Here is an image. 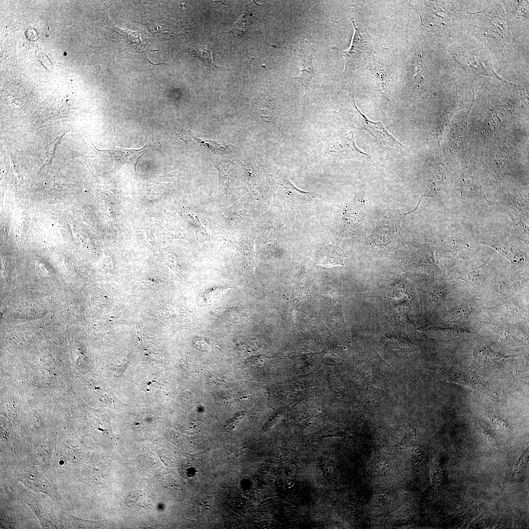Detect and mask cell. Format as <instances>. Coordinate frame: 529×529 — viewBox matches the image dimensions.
<instances>
[{"label": "cell", "mask_w": 529, "mask_h": 529, "mask_svg": "<svg viewBox=\"0 0 529 529\" xmlns=\"http://www.w3.org/2000/svg\"><path fill=\"white\" fill-rule=\"evenodd\" d=\"M262 20L261 12L256 6H247L241 18L235 24L230 33L245 40L258 32Z\"/></svg>", "instance_id": "cell-4"}, {"label": "cell", "mask_w": 529, "mask_h": 529, "mask_svg": "<svg viewBox=\"0 0 529 529\" xmlns=\"http://www.w3.org/2000/svg\"><path fill=\"white\" fill-rule=\"evenodd\" d=\"M294 54L299 68V74L294 79L306 86L310 84L315 75L312 56L302 52Z\"/></svg>", "instance_id": "cell-8"}, {"label": "cell", "mask_w": 529, "mask_h": 529, "mask_svg": "<svg viewBox=\"0 0 529 529\" xmlns=\"http://www.w3.org/2000/svg\"><path fill=\"white\" fill-rule=\"evenodd\" d=\"M190 53L209 67L215 66L212 49L208 46H199L196 48H188Z\"/></svg>", "instance_id": "cell-13"}, {"label": "cell", "mask_w": 529, "mask_h": 529, "mask_svg": "<svg viewBox=\"0 0 529 529\" xmlns=\"http://www.w3.org/2000/svg\"><path fill=\"white\" fill-rule=\"evenodd\" d=\"M147 145V144L138 150L116 148L114 151L116 157L117 156L120 160L131 162L134 166L136 167L140 158L149 150V147H146Z\"/></svg>", "instance_id": "cell-10"}, {"label": "cell", "mask_w": 529, "mask_h": 529, "mask_svg": "<svg viewBox=\"0 0 529 529\" xmlns=\"http://www.w3.org/2000/svg\"><path fill=\"white\" fill-rule=\"evenodd\" d=\"M254 115L263 123L273 124L276 118V109L273 103L263 95L257 96L253 104Z\"/></svg>", "instance_id": "cell-7"}, {"label": "cell", "mask_w": 529, "mask_h": 529, "mask_svg": "<svg viewBox=\"0 0 529 529\" xmlns=\"http://www.w3.org/2000/svg\"><path fill=\"white\" fill-rule=\"evenodd\" d=\"M175 135L191 148L199 151L208 157L227 153L234 146L227 142L213 139L200 133L182 129Z\"/></svg>", "instance_id": "cell-1"}, {"label": "cell", "mask_w": 529, "mask_h": 529, "mask_svg": "<svg viewBox=\"0 0 529 529\" xmlns=\"http://www.w3.org/2000/svg\"><path fill=\"white\" fill-rule=\"evenodd\" d=\"M477 426L480 429V431L481 432L482 435H483L484 438L488 442V443L495 447L498 446L497 439L496 438H495V435L492 433H491L490 431L485 429L484 427L479 424H477Z\"/></svg>", "instance_id": "cell-15"}, {"label": "cell", "mask_w": 529, "mask_h": 529, "mask_svg": "<svg viewBox=\"0 0 529 529\" xmlns=\"http://www.w3.org/2000/svg\"><path fill=\"white\" fill-rule=\"evenodd\" d=\"M351 20L355 28V32L349 48L342 52L345 72L352 71L365 64L372 48L369 41L362 35L354 21Z\"/></svg>", "instance_id": "cell-2"}, {"label": "cell", "mask_w": 529, "mask_h": 529, "mask_svg": "<svg viewBox=\"0 0 529 529\" xmlns=\"http://www.w3.org/2000/svg\"><path fill=\"white\" fill-rule=\"evenodd\" d=\"M293 484H294V481L292 480L288 479V480H286L285 484H286V486L287 488H290V487H292L293 485Z\"/></svg>", "instance_id": "cell-16"}, {"label": "cell", "mask_w": 529, "mask_h": 529, "mask_svg": "<svg viewBox=\"0 0 529 529\" xmlns=\"http://www.w3.org/2000/svg\"><path fill=\"white\" fill-rule=\"evenodd\" d=\"M382 79V77L376 76L375 90L379 99L380 107L384 112L388 101L389 91L385 78V80Z\"/></svg>", "instance_id": "cell-12"}, {"label": "cell", "mask_w": 529, "mask_h": 529, "mask_svg": "<svg viewBox=\"0 0 529 529\" xmlns=\"http://www.w3.org/2000/svg\"><path fill=\"white\" fill-rule=\"evenodd\" d=\"M346 257L340 247L331 244L322 246L316 252L315 260L317 264L330 267L336 265L344 266L343 261Z\"/></svg>", "instance_id": "cell-6"}, {"label": "cell", "mask_w": 529, "mask_h": 529, "mask_svg": "<svg viewBox=\"0 0 529 529\" xmlns=\"http://www.w3.org/2000/svg\"><path fill=\"white\" fill-rule=\"evenodd\" d=\"M325 149L328 153L342 158L372 160L369 155L361 152L356 147L354 133L352 131L330 141L326 144Z\"/></svg>", "instance_id": "cell-3"}, {"label": "cell", "mask_w": 529, "mask_h": 529, "mask_svg": "<svg viewBox=\"0 0 529 529\" xmlns=\"http://www.w3.org/2000/svg\"><path fill=\"white\" fill-rule=\"evenodd\" d=\"M214 314L222 321L235 324L242 323L247 319L246 311L240 307L219 308Z\"/></svg>", "instance_id": "cell-9"}, {"label": "cell", "mask_w": 529, "mask_h": 529, "mask_svg": "<svg viewBox=\"0 0 529 529\" xmlns=\"http://www.w3.org/2000/svg\"><path fill=\"white\" fill-rule=\"evenodd\" d=\"M194 341L196 347L203 351L211 350L214 347L213 343L209 339L206 337H199L196 338Z\"/></svg>", "instance_id": "cell-14"}, {"label": "cell", "mask_w": 529, "mask_h": 529, "mask_svg": "<svg viewBox=\"0 0 529 529\" xmlns=\"http://www.w3.org/2000/svg\"><path fill=\"white\" fill-rule=\"evenodd\" d=\"M125 503L131 510H139L147 506V498L144 492L135 490L127 494Z\"/></svg>", "instance_id": "cell-11"}, {"label": "cell", "mask_w": 529, "mask_h": 529, "mask_svg": "<svg viewBox=\"0 0 529 529\" xmlns=\"http://www.w3.org/2000/svg\"><path fill=\"white\" fill-rule=\"evenodd\" d=\"M355 113L350 120L353 126L358 129L364 130L369 132L376 139L382 142H386L392 145L404 147L393 137L390 135L384 128L381 122H372L367 120L355 107Z\"/></svg>", "instance_id": "cell-5"}]
</instances>
